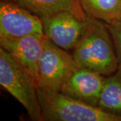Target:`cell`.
Returning <instances> with one entry per match:
<instances>
[{
  "instance_id": "cell-1",
  "label": "cell",
  "mask_w": 121,
  "mask_h": 121,
  "mask_svg": "<svg viewBox=\"0 0 121 121\" xmlns=\"http://www.w3.org/2000/svg\"><path fill=\"white\" fill-rule=\"evenodd\" d=\"M87 26L72 55L79 67L110 75L118 69L117 51L106 22L87 17Z\"/></svg>"
},
{
  "instance_id": "cell-2",
  "label": "cell",
  "mask_w": 121,
  "mask_h": 121,
  "mask_svg": "<svg viewBox=\"0 0 121 121\" xmlns=\"http://www.w3.org/2000/svg\"><path fill=\"white\" fill-rule=\"evenodd\" d=\"M0 85L21 103L31 120L43 121L36 78L1 47Z\"/></svg>"
},
{
  "instance_id": "cell-3",
  "label": "cell",
  "mask_w": 121,
  "mask_h": 121,
  "mask_svg": "<svg viewBox=\"0 0 121 121\" xmlns=\"http://www.w3.org/2000/svg\"><path fill=\"white\" fill-rule=\"evenodd\" d=\"M43 121H121L108 113L73 98L60 91L47 92L38 88Z\"/></svg>"
},
{
  "instance_id": "cell-4",
  "label": "cell",
  "mask_w": 121,
  "mask_h": 121,
  "mask_svg": "<svg viewBox=\"0 0 121 121\" xmlns=\"http://www.w3.org/2000/svg\"><path fill=\"white\" fill-rule=\"evenodd\" d=\"M78 67L72 54L46 38L36 74L38 88L47 92L60 91Z\"/></svg>"
},
{
  "instance_id": "cell-5",
  "label": "cell",
  "mask_w": 121,
  "mask_h": 121,
  "mask_svg": "<svg viewBox=\"0 0 121 121\" xmlns=\"http://www.w3.org/2000/svg\"><path fill=\"white\" fill-rule=\"evenodd\" d=\"M44 34L61 48L73 50L86 29L88 18L70 12H60L41 18Z\"/></svg>"
},
{
  "instance_id": "cell-6",
  "label": "cell",
  "mask_w": 121,
  "mask_h": 121,
  "mask_svg": "<svg viewBox=\"0 0 121 121\" xmlns=\"http://www.w3.org/2000/svg\"><path fill=\"white\" fill-rule=\"evenodd\" d=\"M32 35H44L42 19L13 2L0 3V38L17 39Z\"/></svg>"
},
{
  "instance_id": "cell-7",
  "label": "cell",
  "mask_w": 121,
  "mask_h": 121,
  "mask_svg": "<svg viewBox=\"0 0 121 121\" xmlns=\"http://www.w3.org/2000/svg\"><path fill=\"white\" fill-rule=\"evenodd\" d=\"M106 76L79 67L65 81L60 91L82 102L98 107Z\"/></svg>"
},
{
  "instance_id": "cell-8",
  "label": "cell",
  "mask_w": 121,
  "mask_h": 121,
  "mask_svg": "<svg viewBox=\"0 0 121 121\" xmlns=\"http://www.w3.org/2000/svg\"><path fill=\"white\" fill-rule=\"evenodd\" d=\"M46 38L44 35H28L17 39L0 38V45L36 78Z\"/></svg>"
},
{
  "instance_id": "cell-9",
  "label": "cell",
  "mask_w": 121,
  "mask_h": 121,
  "mask_svg": "<svg viewBox=\"0 0 121 121\" xmlns=\"http://www.w3.org/2000/svg\"><path fill=\"white\" fill-rule=\"evenodd\" d=\"M22 6L40 18L60 12H70L82 18L87 16L79 0H5Z\"/></svg>"
},
{
  "instance_id": "cell-10",
  "label": "cell",
  "mask_w": 121,
  "mask_h": 121,
  "mask_svg": "<svg viewBox=\"0 0 121 121\" xmlns=\"http://www.w3.org/2000/svg\"><path fill=\"white\" fill-rule=\"evenodd\" d=\"M98 107L121 117V69L106 77Z\"/></svg>"
},
{
  "instance_id": "cell-11",
  "label": "cell",
  "mask_w": 121,
  "mask_h": 121,
  "mask_svg": "<svg viewBox=\"0 0 121 121\" xmlns=\"http://www.w3.org/2000/svg\"><path fill=\"white\" fill-rule=\"evenodd\" d=\"M87 17L106 24L121 19V0H79Z\"/></svg>"
},
{
  "instance_id": "cell-12",
  "label": "cell",
  "mask_w": 121,
  "mask_h": 121,
  "mask_svg": "<svg viewBox=\"0 0 121 121\" xmlns=\"http://www.w3.org/2000/svg\"><path fill=\"white\" fill-rule=\"evenodd\" d=\"M114 43L117 57L118 60V67L121 69V19L111 24H107Z\"/></svg>"
}]
</instances>
